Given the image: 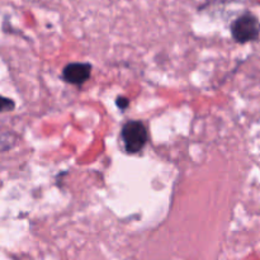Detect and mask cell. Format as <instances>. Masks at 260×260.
<instances>
[{"mask_svg":"<svg viewBox=\"0 0 260 260\" xmlns=\"http://www.w3.org/2000/svg\"><path fill=\"white\" fill-rule=\"evenodd\" d=\"M121 137L126 151L129 154H137L147 142L146 127L140 121H129L122 127Z\"/></svg>","mask_w":260,"mask_h":260,"instance_id":"obj_1","label":"cell"},{"mask_svg":"<svg viewBox=\"0 0 260 260\" xmlns=\"http://www.w3.org/2000/svg\"><path fill=\"white\" fill-rule=\"evenodd\" d=\"M231 33L236 42L246 43L255 41L259 37L260 23L258 18L251 13H245L234 20L231 24Z\"/></svg>","mask_w":260,"mask_h":260,"instance_id":"obj_2","label":"cell"},{"mask_svg":"<svg viewBox=\"0 0 260 260\" xmlns=\"http://www.w3.org/2000/svg\"><path fill=\"white\" fill-rule=\"evenodd\" d=\"M91 74V65L86 62H73L65 66L62 71V79L69 84L80 85L85 83Z\"/></svg>","mask_w":260,"mask_h":260,"instance_id":"obj_3","label":"cell"},{"mask_svg":"<svg viewBox=\"0 0 260 260\" xmlns=\"http://www.w3.org/2000/svg\"><path fill=\"white\" fill-rule=\"evenodd\" d=\"M15 108V103L9 98L0 95V113L4 112H12Z\"/></svg>","mask_w":260,"mask_h":260,"instance_id":"obj_4","label":"cell"},{"mask_svg":"<svg viewBox=\"0 0 260 260\" xmlns=\"http://www.w3.org/2000/svg\"><path fill=\"white\" fill-rule=\"evenodd\" d=\"M116 103L121 109H126L127 107H128L129 102H128V99H126V98H117Z\"/></svg>","mask_w":260,"mask_h":260,"instance_id":"obj_5","label":"cell"}]
</instances>
